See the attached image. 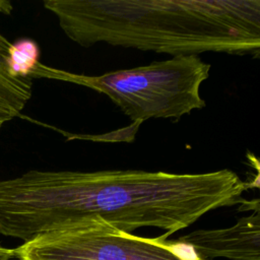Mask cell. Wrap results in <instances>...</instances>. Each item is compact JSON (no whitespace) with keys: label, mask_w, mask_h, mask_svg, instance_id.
<instances>
[{"label":"cell","mask_w":260,"mask_h":260,"mask_svg":"<svg viewBox=\"0 0 260 260\" xmlns=\"http://www.w3.org/2000/svg\"><path fill=\"white\" fill-rule=\"evenodd\" d=\"M250 187L231 170L39 171L0 180V235L26 242L68 224L102 218L131 233L169 236L217 208L235 205Z\"/></svg>","instance_id":"1"},{"label":"cell","mask_w":260,"mask_h":260,"mask_svg":"<svg viewBox=\"0 0 260 260\" xmlns=\"http://www.w3.org/2000/svg\"><path fill=\"white\" fill-rule=\"evenodd\" d=\"M75 44L259 56L260 0H46Z\"/></svg>","instance_id":"2"},{"label":"cell","mask_w":260,"mask_h":260,"mask_svg":"<svg viewBox=\"0 0 260 260\" xmlns=\"http://www.w3.org/2000/svg\"><path fill=\"white\" fill-rule=\"evenodd\" d=\"M211 65L198 55L175 56L129 69L85 75L42 64L30 78H50L88 87L107 95L137 127L149 119L179 120L206 105L200 86Z\"/></svg>","instance_id":"3"},{"label":"cell","mask_w":260,"mask_h":260,"mask_svg":"<svg viewBox=\"0 0 260 260\" xmlns=\"http://www.w3.org/2000/svg\"><path fill=\"white\" fill-rule=\"evenodd\" d=\"M14 252L17 260H203L186 256L160 237L135 236L102 218L39 235Z\"/></svg>","instance_id":"4"},{"label":"cell","mask_w":260,"mask_h":260,"mask_svg":"<svg viewBox=\"0 0 260 260\" xmlns=\"http://www.w3.org/2000/svg\"><path fill=\"white\" fill-rule=\"evenodd\" d=\"M171 243L191 248L203 260H260V209L239 218L232 226L196 230Z\"/></svg>","instance_id":"5"},{"label":"cell","mask_w":260,"mask_h":260,"mask_svg":"<svg viewBox=\"0 0 260 260\" xmlns=\"http://www.w3.org/2000/svg\"><path fill=\"white\" fill-rule=\"evenodd\" d=\"M11 42L0 34V128L18 117L32 94V79L13 77L6 64Z\"/></svg>","instance_id":"6"},{"label":"cell","mask_w":260,"mask_h":260,"mask_svg":"<svg viewBox=\"0 0 260 260\" xmlns=\"http://www.w3.org/2000/svg\"><path fill=\"white\" fill-rule=\"evenodd\" d=\"M40 48L31 39H20L11 43L6 58L8 72L13 77L30 78V74L40 63Z\"/></svg>","instance_id":"7"},{"label":"cell","mask_w":260,"mask_h":260,"mask_svg":"<svg viewBox=\"0 0 260 260\" xmlns=\"http://www.w3.org/2000/svg\"><path fill=\"white\" fill-rule=\"evenodd\" d=\"M0 260H17L14 249H9L0 245Z\"/></svg>","instance_id":"8"},{"label":"cell","mask_w":260,"mask_h":260,"mask_svg":"<svg viewBox=\"0 0 260 260\" xmlns=\"http://www.w3.org/2000/svg\"><path fill=\"white\" fill-rule=\"evenodd\" d=\"M12 10V4L8 1H0V12L9 14Z\"/></svg>","instance_id":"9"}]
</instances>
